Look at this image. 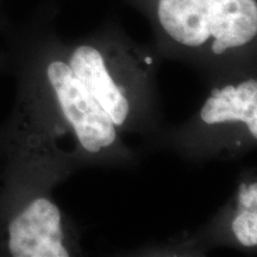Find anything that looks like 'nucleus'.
Masks as SVG:
<instances>
[{
    "instance_id": "nucleus-3",
    "label": "nucleus",
    "mask_w": 257,
    "mask_h": 257,
    "mask_svg": "<svg viewBox=\"0 0 257 257\" xmlns=\"http://www.w3.org/2000/svg\"><path fill=\"white\" fill-rule=\"evenodd\" d=\"M4 244L15 257H68L63 245L59 207L44 197L34 198L5 225Z\"/></svg>"
},
{
    "instance_id": "nucleus-2",
    "label": "nucleus",
    "mask_w": 257,
    "mask_h": 257,
    "mask_svg": "<svg viewBox=\"0 0 257 257\" xmlns=\"http://www.w3.org/2000/svg\"><path fill=\"white\" fill-rule=\"evenodd\" d=\"M46 76L81 146L93 154L112 146L117 137L114 123L75 78L69 64L51 61L47 66Z\"/></svg>"
},
{
    "instance_id": "nucleus-6",
    "label": "nucleus",
    "mask_w": 257,
    "mask_h": 257,
    "mask_svg": "<svg viewBox=\"0 0 257 257\" xmlns=\"http://www.w3.org/2000/svg\"><path fill=\"white\" fill-rule=\"evenodd\" d=\"M233 233L243 245L252 246L257 244V212L256 208H246L234 218Z\"/></svg>"
},
{
    "instance_id": "nucleus-5",
    "label": "nucleus",
    "mask_w": 257,
    "mask_h": 257,
    "mask_svg": "<svg viewBox=\"0 0 257 257\" xmlns=\"http://www.w3.org/2000/svg\"><path fill=\"white\" fill-rule=\"evenodd\" d=\"M201 119L206 124L244 121L252 137H257V82L248 80L237 87L226 86L213 89L201 108Z\"/></svg>"
},
{
    "instance_id": "nucleus-7",
    "label": "nucleus",
    "mask_w": 257,
    "mask_h": 257,
    "mask_svg": "<svg viewBox=\"0 0 257 257\" xmlns=\"http://www.w3.org/2000/svg\"><path fill=\"white\" fill-rule=\"evenodd\" d=\"M256 200H257V187L256 184L250 185L246 187L245 185L240 186L239 192V202L240 206L246 208H256Z\"/></svg>"
},
{
    "instance_id": "nucleus-4",
    "label": "nucleus",
    "mask_w": 257,
    "mask_h": 257,
    "mask_svg": "<svg viewBox=\"0 0 257 257\" xmlns=\"http://www.w3.org/2000/svg\"><path fill=\"white\" fill-rule=\"evenodd\" d=\"M69 67L114 125L123 124L128 114V102L108 74L101 54L93 47H79L70 57Z\"/></svg>"
},
{
    "instance_id": "nucleus-1",
    "label": "nucleus",
    "mask_w": 257,
    "mask_h": 257,
    "mask_svg": "<svg viewBox=\"0 0 257 257\" xmlns=\"http://www.w3.org/2000/svg\"><path fill=\"white\" fill-rule=\"evenodd\" d=\"M157 17L175 42L197 48L212 40L217 55L245 46L257 34L256 0H159Z\"/></svg>"
}]
</instances>
